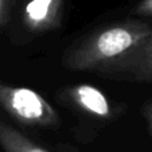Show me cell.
<instances>
[{
	"label": "cell",
	"mask_w": 152,
	"mask_h": 152,
	"mask_svg": "<svg viewBox=\"0 0 152 152\" xmlns=\"http://www.w3.org/2000/svg\"><path fill=\"white\" fill-rule=\"evenodd\" d=\"M6 6H7V0H0V24L3 23V20H4V14H6Z\"/></svg>",
	"instance_id": "9c48e42d"
},
{
	"label": "cell",
	"mask_w": 152,
	"mask_h": 152,
	"mask_svg": "<svg viewBox=\"0 0 152 152\" xmlns=\"http://www.w3.org/2000/svg\"><path fill=\"white\" fill-rule=\"evenodd\" d=\"M143 115H144V117H145L147 123H148L149 131H151V133H152V101H148V102L143 106Z\"/></svg>",
	"instance_id": "ba28073f"
},
{
	"label": "cell",
	"mask_w": 152,
	"mask_h": 152,
	"mask_svg": "<svg viewBox=\"0 0 152 152\" xmlns=\"http://www.w3.org/2000/svg\"><path fill=\"white\" fill-rule=\"evenodd\" d=\"M0 105L14 118L28 125L55 126L59 124V116L49 101L24 86L0 82Z\"/></svg>",
	"instance_id": "7a4b0ae2"
},
{
	"label": "cell",
	"mask_w": 152,
	"mask_h": 152,
	"mask_svg": "<svg viewBox=\"0 0 152 152\" xmlns=\"http://www.w3.org/2000/svg\"><path fill=\"white\" fill-rule=\"evenodd\" d=\"M109 75L132 81H152V37L123 61Z\"/></svg>",
	"instance_id": "5b68a950"
},
{
	"label": "cell",
	"mask_w": 152,
	"mask_h": 152,
	"mask_svg": "<svg viewBox=\"0 0 152 152\" xmlns=\"http://www.w3.org/2000/svg\"><path fill=\"white\" fill-rule=\"evenodd\" d=\"M65 0H30L24 7L23 23L32 32H47L57 28Z\"/></svg>",
	"instance_id": "3957f363"
},
{
	"label": "cell",
	"mask_w": 152,
	"mask_h": 152,
	"mask_svg": "<svg viewBox=\"0 0 152 152\" xmlns=\"http://www.w3.org/2000/svg\"><path fill=\"white\" fill-rule=\"evenodd\" d=\"M66 97L83 112L98 118L112 117V105L100 89L89 83L74 85L66 90Z\"/></svg>",
	"instance_id": "277c9868"
},
{
	"label": "cell",
	"mask_w": 152,
	"mask_h": 152,
	"mask_svg": "<svg viewBox=\"0 0 152 152\" xmlns=\"http://www.w3.org/2000/svg\"><path fill=\"white\" fill-rule=\"evenodd\" d=\"M133 12L140 16H152V0H141Z\"/></svg>",
	"instance_id": "52a82bcc"
},
{
	"label": "cell",
	"mask_w": 152,
	"mask_h": 152,
	"mask_svg": "<svg viewBox=\"0 0 152 152\" xmlns=\"http://www.w3.org/2000/svg\"><path fill=\"white\" fill-rule=\"evenodd\" d=\"M152 37V23L125 20L109 24L75 45L65 54L63 65L70 70L97 72L109 75Z\"/></svg>",
	"instance_id": "6da1fadb"
},
{
	"label": "cell",
	"mask_w": 152,
	"mask_h": 152,
	"mask_svg": "<svg viewBox=\"0 0 152 152\" xmlns=\"http://www.w3.org/2000/svg\"><path fill=\"white\" fill-rule=\"evenodd\" d=\"M0 145L6 152H49L0 120Z\"/></svg>",
	"instance_id": "8992f818"
}]
</instances>
